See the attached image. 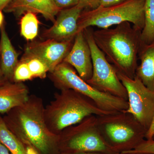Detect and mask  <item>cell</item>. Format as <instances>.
I'll return each mask as SVG.
<instances>
[{"instance_id":"8992f818","label":"cell","mask_w":154,"mask_h":154,"mask_svg":"<svg viewBox=\"0 0 154 154\" xmlns=\"http://www.w3.org/2000/svg\"><path fill=\"white\" fill-rule=\"evenodd\" d=\"M49 77L59 90L77 91L93 100L104 111L114 113L125 111L128 108L127 100L96 90L81 78L73 67L64 62L49 72Z\"/></svg>"},{"instance_id":"484cf974","label":"cell","mask_w":154,"mask_h":154,"mask_svg":"<svg viewBox=\"0 0 154 154\" xmlns=\"http://www.w3.org/2000/svg\"><path fill=\"white\" fill-rule=\"evenodd\" d=\"M12 1L13 0H0V11H3Z\"/></svg>"},{"instance_id":"8fae6325","label":"cell","mask_w":154,"mask_h":154,"mask_svg":"<svg viewBox=\"0 0 154 154\" xmlns=\"http://www.w3.org/2000/svg\"><path fill=\"white\" fill-rule=\"evenodd\" d=\"M85 10L79 4L60 11L53 25L43 31L42 38L58 42L73 40L78 32V22Z\"/></svg>"},{"instance_id":"9c48e42d","label":"cell","mask_w":154,"mask_h":154,"mask_svg":"<svg viewBox=\"0 0 154 154\" xmlns=\"http://www.w3.org/2000/svg\"><path fill=\"white\" fill-rule=\"evenodd\" d=\"M126 89L131 113L147 131L146 139H152L154 134V92L147 88L137 77L131 79L116 72Z\"/></svg>"},{"instance_id":"ba28073f","label":"cell","mask_w":154,"mask_h":154,"mask_svg":"<svg viewBox=\"0 0 154 154\" xmlns=\"http://www.w3.org/2000/svg\"><path fill=\"white\" fill-rule=\"evenodd\" d=\"M91 27L83 30L91 52L93 74L87 82L96 90L128 101L126 89L119 79L116 71L94 41Z\"/></svg>"},{"instance_id":"6da1fadb","label":"cell","mask_w":154,"mask_h":154,"mask_svg":"<svg viewBox=\"0 0 154 154\" xmlns=\"http://www.w3.org/2000/svg\"><path fill=\"white\" fill-rule=\"evenodd\" d=\"M42 99L30 95L28 101L15 107L3 117L6 125L27 146L39 154H50L59 143V135L50 131L45 122Z\"/></svg>"},{"instance_id":"277c9868","label":"cell","mask_w":154,"mask_h":154,"mask_svg":"<svg viewBox=\"0 0 154 154\" xmlns=\"http://www.w3.org/2000/svg\"><path fill=\"white\" fill-rule=\"evenodd\" d=\"M97 123L102 137L116 154L133 150L146 139L144 128L125 111L97 116Z\"/></svg>"},{"instance_id":"d6986e66","label":"cell","mask_w":154,"mask_h":154,"mask_svg":"<svg viewBox=\"0 0 154 154\" xmlns=\"http://www.w3.org/2000/svg\"><path fill=\"white\" fill-rule=\"evenodd\" d=\"M39 22L36 14L27 12L20 20V33L28 41H33L38 35Z\"/></svg>"},{"instance_id":"83f0119b","label":"cell","mask_w":154,"mask_h":154,"mask_svg":"<svg viewBox=\"0 0 154 154\" xmlns=\"http://www.w3.org/2000/svg\"><path fill=\"white\" fill-rule=\"evenodd\" d=\"M0 154H12L11 152L9 151L8 149L3 145L2 143H0Z\"/></svg>"},{"instance_id":"7c38bea8","label":"cell","mask_w":154,"mask_h":154,"mask_svg":"<svg viewBox=\"0 0 154 154\" xmlns=\"http://www.w3.org/2000/svg\"><path fill=\"white\" fill-rule=\"evenodd\" d=\"M74 68L81 78L86 82L93 74V62L90 46L83 31L75 37L71 49L63 61Z\"/></svg>"},{"instance_id":"4dcf8cb0","label":"cell","mask_w":154,"mask_h":154,"mask_svg":"<svg viewBox=\"0 0 154 154\" xmlns=\"http://www.w3.org/2000/svg\"><path fill=\"white\" fill-rule=\"evenodd\" d=\"M63 154H107V153H102V152H82V153H77Z\"/></svg>"},{"instance_id":"30bf717a","label":"cell","mask_w":154,"mask_h":154,"mask_svg":"<svg viewBox=\"0 0 154 154\" xmlns=\"http://www.w3.org/2000/svg\"><path fill=\"white\" fill-rule=\"evenodd\" d=\"M74 39L63 42L50 39L32 41L26 45L24 54L41 60L47 66L49 73L51 72L63 61L71 49Z\"/></svg>"},{"instance_id":"f1b7e54d","label":"cell","mask_w":154,"mask_h":154,"mask_svg":"<svg viewBox=\"0 0 154 154\" xmlns=\"http://www.w3.org/2000/svg\"><path fill=\"white\" fill-rule=\"evenodd\" d=\"M26 151L27 154H39L35 149L31 146H26Z\"/></svg>"},{"instance_id":"52a82bcc","label":"cell","mask_w":154,"mask_h":154,"mask_svg":"<svg viewBox=\"0 0 154 154\" xmlns=\"http://www.w3.org/2000/svg\"><path fill=\"white\" fill-rule=\"evenodd\" d=\"M63 154L102 152L116 154L102 137L97 123V116H87L78 124L63 130L59 134L58 146Z\"/></svg>"},{"instance_id":"e0dca14e","label":"cell","mask_w":154,"mask_h":154,"mask_svg":"<svg viewBox=\"0 0 154 154\" xmlns=\"http://www.w3.org/2000/svg\"><path fill=\"white\" fill-rule=\"evenodd\" d=\"M0 143L5 146L12 154H27L24 144L9 129L3 117L1 116Z\"/></svg>"},{"instance_id":"9a60e30c","label":"cell","mask_w":154,"mask_h":154,"mask_svg":"<svg viewBox=\"0 0 154 154\" xmlns=\"http://www.w3.org/2000/svg\"><path fill=\"white\" fill-rule=\"evenodd\" d=\"M140 63L136 71L144 85L154 92V40L149 44L142 42L138 54Z\"/></svg>"},{"instance_id":"1f68e13d","label":"cell","mask_w":154,"mask_h":154,"mask_svg":"<svg viewBox=\"0 0 154 154\" xmlns=\"http://www.w3.org/2000/svg\"><path fill=\"white\" fill-rule=\"evenodd\" d=\"M119 154H154L152 153H142L133 152H125Z\"/></svg>"},{"instance_id":"7a4b0ae2","label":"cell","mask_w":154,"mask_h":154,"mask_svg":"<svg viewBox=\"0 0 154 154\" xmlns=\"http://www.w3.org/2000/svg\"><path fill=\"white\" fill-rule=\"evenodd\" d=\"M141 30L125 22L115 28L93 31L95 43L117 72L134 79L142 42Z\"/></svg>"},{"instance_id":"cb8c5ba5","label":"cell","mask_w":154,"mask_h":154,"mask_svg":"<svg viewBox=\"0 0 154 154\" xmlns=\"http://www.w3.org/2000/svg\"><path fill=\"white\" fill-rule=\"evenodd\" d=\"M79 4L85 9L93 10L99 7V0H79Z\"/></svg>"},{"instance_id":"2e32d148","label":"cell","mask_w":154,"mask_h":154,"mask_svg":"<svg viewBox=\"0 0 154 154\" xmlns=\"http://www.w3.org/2000/svg\"><path fill=\"white\" fill-rule=\"evenodd\" d=\"M1 32L0 60L2 70L7 81L14 82V71L19 61V54L11 43L4 24L1 28Z\"/></svg>"},{"instance_id":"3957f363","label":"cell","mask_w":154,"mask_h":154,"mask_svg":"<svg viewBox=\"0 0 154 154\" xmlns=\"http://www.w3.org/2000/svg\"><path fill=\"white\" fill-rule=\"evenodd\" d=\"M60 91L54 94L53 100L44 109L48 128L55 134L59 135L66 128L78 124L89 116L113 113L100 109L93 100L77 91Z\"/></svg>"},{"instance_id":"ffe728a7","label":"cell","mask_w":154,"mask_h":154,"mask_svg":"<svg viewBox=\"0 0 154 154\" xmlns=\"http://www.w3.org/2000/svg\"><path fill=\"white\" fill-rule=\"evenodd\" d=\"M21 60L25 61L28 65L33 78L44 79L46 78L49 69L46 65L38 58L23 54Z\"/></svg>"},{"instance_id":"5bb4252c","label":"cell","mask_w":154,"mask_h":154,"mask_svg":"<svg viewBox=\"0 0 154 154\" xmlns=\"http://www.w3.org/2000/svg\"><path fill=\"white\" fill-rule=\"evenodd\" d=\"M30 94L22 82L7 81L0 86V114H6L28 101Z\"/></svg>"},{"instance_id":"ac0fdd59","label":"cell","mask_w":154,"mask_h":154,"mask_svg":"<svg viewBox=\"0 0 154 154\" xmlns=\"http://www.w3.org/2000/svg\"><path fill=\"white\" fill-rule=\"evenodd\" d=\"M144 26L141 32V40L149 44L154 40V0H146L144 8Z\"/></svg>"},{"instance_id":"5b68a950","label":"cell","mask_w":154,"mask_h":154,"mask_svg":"<svg viewBox=\"0 0 154 154\" xmlns=\"http://www.w3.org/2000/svg\"><path fill=\"white\" fill-rule=\"evenodd\" d=\"M145 1L127 0L109 7L99 6L93 10H84L78 20V32L93 26L107 29L125 22L131 23L142 31L144 26Z\"/></svg>"},{"instance_id":"f546056e","label":"cell","mask_w":154,"mask_h":154,"mask_svg":"<svg viewBox=\"0 0 154 154\" xmlns=\"http://www.w3.org/2000/svg\"><path fill=\"white\" fill-rule=\"evenodd\" d=\"M4 17L2 11H0V29L4 25Z\"/></svg>"},{"instance_id":"d4e9b609","label":"cell","mask_w":154,"mask_h":154,"mask_svg":"<svg viewBox=\"0 0 154 154\" xmlns=\"http://www.w3.org/2000/svg\"><path fill=\"white\" fill-rule=\"evenodd\" d=\"M126 1L127 0H99V6L109 7L123 2Z\"/></svg>"},{"instance_id":"d6a6232c","label":"cell","mask_w":154,"mask_h":154,"mask_svg":"<svg viewBox=\"0 0 154 154\" xmlns=\"http://www.w3.org/2000/svg\"><path fill=\"white\" fill-rule=\"evenodd\" d=\"M152 139L154 140V134L153 136Z\"/></svg>"},{"instance_id":"4316f807","label":"cell","mask_w":154,"mask_h":154,"mask_svg":"<svg viewBox=\"0 0 154 154\" xmlns=\"http://www.w3.org/2000/svg\"><path fill=\"white\" fill-rule=\"evenodd\" d=\"M7 81H8L6 79L4 74H3L2 70V67H1V60H0V86L5 84Z\"/></svg>"},{"instance_id":"44dd1931","label":"cell","mask_w":154,"mask_h":154,"mask_svg":"<svg viewBox=\"0 0 154 154\" xmlns=\"http://www.w3.org/2000/svg\"><path fill=\"white\" fill-rule=\"evenodd\" d=\"M34 79L27 63L20 60L15 68L13 77L14 82H22Z\"/></svg>"},{"instance_id":"603a6c76","label":"cell","mask_w":154,"mask_h":154,"mask_svg":"<svg viewBox=\"0 0 154 154\" xmlns=\"http://www.w3.org/2000/svg\"><path fill=\"white\" fill-rule=\"evenodd\" d=\"M54 2L60 10L74 7L79 4V0H53Z\"/></svg>"},{"instance_id":"7402d4cb","label":"cell","mask_w":154,"mask_h":154,"mask_svg":"<svg viewBox=\"0 0 154 154\" xmlns=\"http://www.w3.org/2000/svg\"><path fill=\"white\" fill-rule=\"evenodd\" d=\"M129 152L142 153L154 154V140L145 139L135 149Z\"/></svg>"},{"instance_id":"4fadbf2b","label":"cell","mask_w":154,"mask_h":154,"mask_svg":"<svg viewBox=\"0 0 154 154\" xmlns=\"http://www.w3.org/2000/svg\"><path fill=\"white\" fill-rule=\"evenodd\" d=\"M61 10L53 0H13L3 11L13 13L17 17L27 12L41 14L46 20L54 23Z\"/></svg>"}]
</instances>
